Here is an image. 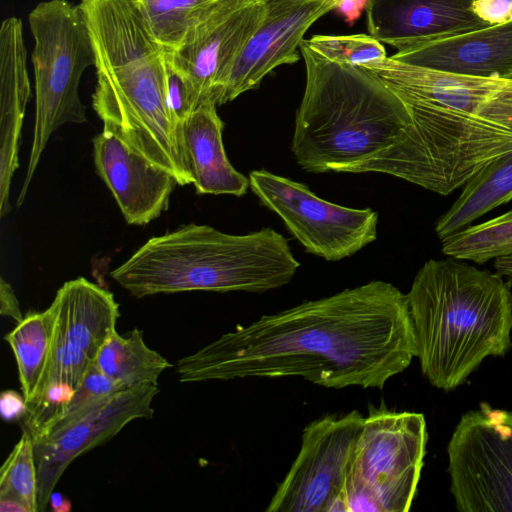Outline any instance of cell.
Wrapping results in <instances>:
<instances>
[{
    "label": "cell",
    "instance_id": "obj_1",
    "mask_svg": "<svg viewBox=\"0 0 512 512\" xmlns=\"http://www.w3.org/2000/svg\"><path fill=\"white\" fill-rule=\"evenodd\" d=\"M414 357L406 294L375 280L237 326L180 359L176 372L183 383L297 376L381 389Z\"/></svg>",
    "mask_w": 512,
    "mask_h": 512
},
{
    "label": "cell",
    "instance_id": "obj_2",
    "mask_svg": "<svg viewBox=\"0 0 512 512\" xmlns=\"http://www.w3.org/2000/svg\"><path fill=\"white\" fill-rule=\"evenodd\" d=\"M97 82L92 106L103 126L178 181L190 175L183 127L165 100L166 49L137 0H81Z\"/></svg>",
    "mask_w": 512,
    "mask_h": 512
},
{
    "label": "cell",
    "instance_id": "obj_3",
    "mask_svg": "<svg viewBox=\"0 0 512 512\" xmlns=\"http://www.w3.org/2000/svg\"><path fill=\"white\" fill-rule=\"evenodd\" d=\"M511 284L463 260L431 259L406 294L416 357L434 387L451 391L488 356L512 346Z\"/></svg>",
    "mask_w": 512,
    "mask_h": 512
},
{
    "label": "cell",
    "instance_id": "obj_4",
    "mask_svg": "<svg viewBox=\"0 0 512 512\" xmlns=\"http://www.w3.org/2000/svg\"><path fill=\"white\" fill-rule=\"evenodd\" d=\"M306 70L291 150L312 173L342 172L385 150L411 123L402 98L374 72L325 59L305 39Z\"/></svg>",
    "mask_w": 512,
    "mask_h": 512
},
{
    "label": "cell",
    "instance_id": "obj_5",
    "mask_svg": "<svg viewBox=\"0 0 512 512\" xmlns=\"http://www.w3.org/2000/svg\"><path fill=\"white\" fill-rule=\"evenodd\" d=\"M300 264L271 228L245 235L188 224L150 238L111 278L136 298L186 291L263 293L289 283Z\"/></svg>",
    "mask_w": 512,
    "mask_h": 512
},
{
    "label": "cell",
    "instance_id": "obj_6",
    "mask_svg": "<svg viewBox=\"0 0 512 512\" xmlns=\"http://www.w3.org/2000/svg\"><path fill=\"white\" fill-rule=\"evenodd\" d=\"M34 39L35 122L32 145L17 205L26 197L51 135L67 123L87 122L79 95L84 71L95 64L91 37L80 5L45 0L29 13Z\"/></svg>",
    "mask_w": 512,
    "mask_h": 512
},
{
    "label": "cell",
    "instance_id": "obj_7",
    "mask_svg": "<svg viewBox=\"0 0 512 512\" xmlns=\"http://www.w3.org/2000/svg\"><path fill=\"white\" fill-rule=\"evenodd\" d=\"M427 439L423 414L371 408L364 416L346 481V512L409 511Z\"/></svg>",
    "mask_w": 512,
    "mask_h": 512
},
{
    "label": "cell",
    "instance_id": "obj_8",
    "mask_svg": "<svg viewBox=\"0 0 512 512\" xmlns=\"http://www.w3.org/2000/svg\"><path fill=\"white\" fill-rule=\"evenodd\" d=\"M460 512H512V412L481 402L463 414L447 446Z\"/></svg>",
    "mask_w": 512,
    "mask_h": 512
},
{
    "label": "cell",
    "instance_id": "obj_9",
    "mask_svg": "<svg viewBox=\"0 0 512 512\" xmlns=\"http://www.w3.org/2000/svg\"><path fill=\"white\" fill-rule=\"evenodd\" d=\"M363 419L352 410L309 423L299 453L266 511L346 512V481Z\"/></svg>",
    "mask_w": 512,
    "mask_h": 512
},
{
    "label": "cell",
    "instance_id": "obj_10",
    "mask_svg": "<svg viewBox=\"0 0 512 512\" xmlns=\"http://www.w3.org/2000/svg\"><path fill=\"white\" fill-rule=\"evenodd\" d=\"M248 178L261 203L280 216L309 253L338 261L376 239L378 214L370 208L326 201L307 186L266 170L252 171Z\"/></svg>",
    "mask_w": 512,
    "mask_h": 512
},
{
    "label": "cell",
    "instance_id": "obj_11",
    "mask_svg": "<svg viewBox=\"0 0 512 512\" xmlns=\"http://www.w3.org/2000/svg\"><path fill=\"white\" fill-rule=\"evenodd\" d=\"M362 67L374 72L405 101L512 129V78L448 73L400 62L391 56Z\"/></svg>",
    "mask_w": 512,
    "mask_h": 512
},
{
    "label": "cell",
    "instance_id": "obj_12",
    "mask_svg": "<svg viewBox=\"0 0 512 512\" xmlns=\"http://www.w3.org/2000/svg\"><path fill=\"white\" fill-rule=\"evenodd\" d=\"M158 393L156 385L126 388L81 418L32 439L38 475L39 511L47 509L60 477L75 458L113 438L131 421L152 418V402Z\"/></svg>",
    "mask_w": 512,
    "mask_h": 512
},
{
    "label": "cell",
    "instance_id": "obj_13",
    "mask_svg": "<svg viewBox=\"0 0 512 512\" xmlns=\"http://www.w3.org/2000/svg\"><path fill=\"white\" fill-rule=\"evenodd\" d=\"M266 14L262 0H224L177 50H167L201 102L218 105L232 67Z\"/></svg>",
    "mask_w": 512,
    "mask_h": 512
},
{
    "label": "cell",
    "instance_id": "obj_14",
    "mask_svg": "<svg viewBox=\"0 0 512 512\" xmlns=\"http://www.w3.org/2000/svg\"><path fill=\"white\" fill-rule=\"evenodd\" d=\"M266 14L236 59L218 105L256 88L275 68L299 61L307 30L335 10L338 0H262Z\"/></svg>",
    "mask_w": 512,
    "mask_h": 512
},
{
    "label": "cell",
    "instance_id": "obj_15",
    "mask_svg": "<svg viewBox=\"0 0 512 512\" xmlns=\"http://www.w3.org/2000/svg\"><path fill=\"white\" fill-rule=\"evenodd\" d=\"M97 174L115 198L126 222L145 225L168 209L177 180L131 149L104 127L93 139Z\"/></svg>",
    "mask_w": 512,
    "mask_h": 512
},
{
    "label": "cell",
    "instance_id": "obj_16",
    "mask_svg": "<svg viewBox=\"0 0 512 512\" xmlns=\"http://www.w3.org/2000/svg\"><path fill=\"white\" fill-rule=\"evenodd\" d=\"M474 0H368L367 29L399 50L488 27L472 11Z\"/></svg>",
    "mask_w": 512,
    "mask_h": 512
},
{
    "label": "cell",
    "instance_id": "obj_17",
    "mask_svg": "<svg viewBox=\"0 0 512 512\" xmlns=\"http://www.w3.org/2000/svg\"><path fill=\"white\" fill-rule=\"evenodd\" d=\"M391 57L448 73L512 78V20L412 46Z\"/></svg>",
    "mask_w": 512,
    "mask_h": 512
},
{
    "label": "cell",
    "instance_id": "obj_18",
    "mask_svg": "<svg viewBox=\"0 0 512 512\" xmlns=\"http://www.w3.org/2000/svg\"><path fill=\"white\" fill-rule=\"evenodd\" d=\"M31 84L20 18L11 16L0 27V205L10 206L13 175L19 166L21 129Z\"/></svg>",
    "mask_w": 512,
    "mask_h": 512
},
{
    "label": "cell",
    "instance_id": "obj_19",
    "mask_svg": "<svg viewBox=\"0 0 512 512\" xmlns=\"http://www.w3.org/2000/svg\"><path fill=\"white\" fill-rule=\"evenodd\" d=\"M54 315L52 338L93 363L116 331L119 304L108 290L79 277L65 282L50 305Z\"/></svg>",
    "mask_w": 512,
    "mask_h": 512
},
{
    "label": "cell",
    "instance_id": "obj_20",
    "mask_svg": "<svg viewBox=\"0 0 512 512\" xmlns=\"http://www.w3.org/2000/svg\"><path fill=\"white\" fill-rule=\"evenodd\" d=\"M212 99L203 100L183 122V135L197 194L243 196L249 178L238 172L225 153L223 122Z\"/></svg>",
    "mask_w": 512,
    "mask_h": 512
},
{
    "label": "cell",
    "instance_id": "obj_21",
    "mask_svg": "<svg viewBox=\"0 0 512 512\" xmlns=\"http://www.w3.org/2000/svg\"><path fill=\"white\" fill-rule=\"evenodd\" d=\"M462 187L459 197L436 223L441 241L512 200V151L482 167Z\"/></svg>",
    "mask_w": 512,
    "mask_h": 512
},
{
    "label": "cell",
    "instance_id": "obj_22",
    "mask_svg": "<svg viewBox=\"0 0 512 512\" xmlns=\"http://www.w3.org/2000/svg\"><path fill=\"white\" fill-rule=\"evenodd\" d=\"M94 364L124 388L158 386L159 376L172 367L166 358L146 345L138 328L124 335L115 331L99 350Z\"/></svg>",
    "mask_w": 512,
    "mask_h": 512
},
{
    "label": "cell",
    "instance_id": "obj_23",
    "mask_svg": "<svg viewBox=\"0 0 512 512\" xmlns=\"http://www.w3.org/2000/svg\"><path fill=\"white\" fill-rule=\"evenodd\" d=\"M53 328L54 315L49 306L44 311L28 313L4 337L12 348L27 405L40 391L49 363Z\"/></svg>",
    "mask_w": 512,
    "mask_h": 512
},
{
    "label": "cell",
    "instance_id": "obj_24",
    "mask_svg": "<svg viewBox=\"0 0 512 512\" xmlns=\"http://www.w3.org/2000/svg\"><path fill=\"white\" fill-rule=\"evenodd\" d=\"M224 0H137L155 39L167 50L179 49Z\"/></svg>",
    "mask_w": 512,
    "mask_h": 512
},
{
    "label": "cell",
    "instance_id": "obj_25",
    "mask_svg": "<svg viewBox=\"0 0 512 512\" xmlns=\"http://www.w3.org/2000/svg\"><path fill=\"white\" fill-rule=\"evenodd\" d=\"M442 242L452 258L483 264L512 255V209L480 224L466 227Z\"/></svg>",
    "mask_w": 512,
    "mask_h": 512
},
{
    "label": "cell",
    "instance_id": "obj_26",
    "mask_svg": "<svg viewBox=\"0 0 512 512\" xmlns=\"http://www.w3.org/2000/svg\"><path fill=\"white\" fill-rule=\"evenodd\" d=\"M0 498L15 499L22 503L28 512H39L34 444L31 435L25 429L1 467Z\"/></svg>",
    "mask_w": 512,
    "mask_h": 512
},
{
    "label": "cell",
    "instance_id": "obj_27",
    "mask_svg": "<svg viewBox=\"0 0 512 512\" xmlns=\"http://www.w3.org/2000/svg\"><path fill=\"white\" fill-rule=\"evenodd\" d=\"M307 45L325 59L348 66H363L387 57L383 43L370 34L314 35Z\"/></svg>",
    "mask_w": 512,
    "mask_h": 512
},
{
    "label": "cell",
    "instance_id": "obj_28",
    "mask_svg": "<svg viewBox=\"0 0 512 512\" xmlns=\"http://www.w3.org/2000/svg\"><path fill=\"white\" fill-rule=\"evenodd\" d=\"M124 389L126 388L103 374L93 363L61 415L54 420L40 437L81 418Z\"/></svg>",
    "mask_w": 512,
    "mask_h": 512
},
{
    "label": "cell",
    "instance_id": "obj_29",
    "mask_svg": "<svg viewBox=\"0 0 512 512\" xmlns=\"http://www.w3.org/2000/svg\"><path fill=\"white\" fill-rule=\"evenodd\" d=\"M165 100L167 108L176 122H183L201 103L196 90L188 78L174 65L166 50Z\"/></svg>",
    "mask_w": 512,
    "mask_h": 512
},
{
    "label": "cell",
    "instance_id": "obj_30",
    "mask_svg": "<svg viewBox=\"0 0 512 512\" xmlns=\"http://www.w3.org/2000/svg\"><path fill=\"white\" fill-rule=\"evenodd\" d=\"M471 9L490 26L512 20V0H474Z\"/></svg>",
    "mask_w": 512,
    "mask_h": 512
},
{
    "label": "cell",
    "instance_id": "obj_31",
    "mask_svg": "<svg viewBox=\"0 0 512 512\" xmlns=\"http://www.w3.org/2000/svg\"><path fill=\"white\" fill-rule=\"evenodd\" d=\"M1 416L6 421H14L25 418L28 413V405L23 395L13 390L2 392L0 397Z\"/></svg>",
    "mask_w": 512,
    "mask_h": 512
},
{
    "label": "cell",
    "instance_id": "obj_32",
    "mask_svg": "<svg viewBox=\"0 0 512 512\" xmlns=\"http://www.w3.org/2000/svg\"><path fill=\"white\" fill-rule=\"evenodd\" d=\"M0 314L11 317L16 323L24 318L13 288L2 277L0 279Z\"/></svg>",
    "mask_w": 512,
    "mask_h": 512
},
{
    "label": "cell",
    "instance_id": "obj_33",
    "mask_svg": "<svg viewBox=\"0 0 512 512\" xmlns=\"http://www.w3.org/2000/svg\"><path fill=\"white\" fill-rule=\"evenodd\" d=\"M368 0H338L335 10L343 16L345 22L352 26L366 9Z\"/></svg>",
    "mask_w": 512,
    "mask_h": 512
},
{
    "label": "cell",
    "instance_id": "obj_34",
    "mask_svg": "<svg viewBox=\"0 0 512 512\" xmlns=\"http://www.w3.org/2000/svg\"><path fill=\"white\" fill-rule=\"evenodd\" d=\"M49 506L53 512H69L72 508L71 502L61 493L53 491Z\"/></svg>",
    "mask_w": 512,
    "mask_h": 512
},
{
    "label": "cell",
    "instance_id": "obj_35",
    "mask_svg": "<svg viewBox=\"0 0 512 512\" xmlns=\"http://www.w3.org/2000/svg\"><path fill=\"white\" fill-rule=\"evenodd\" d=\"M493 265L496 272L512 285V255L495 259Z\"/></svg>",
    "mask_w": 512,
    "mask_h": 512
},
{
    "label": "cell",
    "instance_id": "obj_36",
    "mask_svg": "<svg viewBox=\"0 0 512 512\" xmlns=\"http://www.w3.org/2000/svg\"><path fill=\"white\" fill-rule=\"evenodd\" d=\"M1 512H28L27 508L19 501L11 498H0Z\"/></svg>",
    "mask_w": 512,
    "mask_h": 512
}]
</instances>
